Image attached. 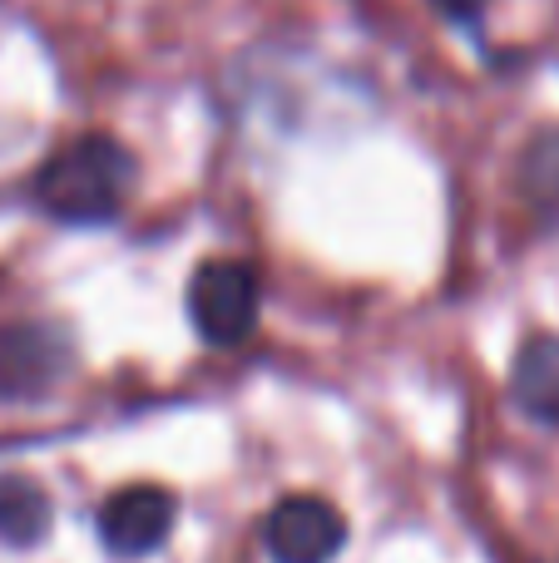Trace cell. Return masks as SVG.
<instances>
[{
	"instance_id": "obj_2",
	"label": "cell",
	"mask_w": 559,
	"mask_h": 563,
	"mask_svg": "<svg viewBox=\"0 0 559 563\" xmlns=\"http://www.w3.org/2000/svg\"><path fill=\"white\" fill-rule=\"evenodd\" d=\"M257 311H263V282L253 263L238 257H208L188 277V321L208 346H238L253 336Z\"/></svg>"
},
{
	"instance_id": "obj_1",
	"label": "cell",
	"mask_w": 559,
	"mask_h": 563,
	"mask_svg": "<svg viewBox=\"0 0 559 563\" xmlns=\"http://www.w3.org/2000/svg\"><path fill=\"white\" fill-rule=\"evenodd\" d=\"M139 184V158L124 139L114 134H75L69 144H59L45 164L35 168L30 198L40 203V213H50L55 223L69 228H99L114 223L129 208Z\"/></svg>"
},
{
	"instance_id": "obj_6",
	"label": "cell",
	"mask_w": 559,
	"mask_h": 563,
	"mask_svg": "<svg viewBox=\"0 0 559 563\" xmlns=\"http://www.w3.org/2000/svg\"><path fill=\"white\" fill-rule=\"evenodd\" d=\"M511 400L540 426H559V336L535 331L511 361Z\"/></svg>"
},
{
	"instance_id": "obj_4",
	"label": "cell",
	"mask_w": 559,
	"mask_h": 563,
	"mask_svg": "<svg viewBox=\"0 0 559 563\" xmlns=\"http://www.w3.org/2000/svg\"><path fill=\"white\" fill-rule=\"evenodd\" d=\"M263 544L273 563H332L347 549V519L322 495H287L267 509Z\"/></svg>"
},
{
	"instance_id": "obj_3",
	"label": "cell",
	"mask_w": 559,
	"mask_h": 563,
	"mask_svg": "<svg viewBox=\"0 0 559 563\" xmlns=\"http://www.w3.org/2000/svg\"><path fill=\"white\" fill-rule=\"evenodd\" d=\"M75 366V341L59 321L0 327V400H40Z\"/></svg>"
},
{
	"instance_id": "obj_5",
	"label": "cell",
	"mask_w": 559,
	"mask_h": 563,
	"mask_svg": "<svg viewBox=\"0 0 559 563\" xmlns=\"http://www.w3.org/2000/svg\"><path fill=\"white\" fill-rule=\"evenodd\" d=\"M178 515V499L164 485H129L114 489L99 509V539L119 559H144L168 539Z\"/></svg>"
},
{
	"instance_id": "obj_9",
	"label": "cell",
	"mask_w": 559,
	"mask_h": 563,
	"mask_svg": "<svg viewBox=\"0 0 559 563\" xmlns=\"http://www.w3.org/2000/svg\"><path fill=\"white\" fill-rule=\"evenodd\" d=\"M436 10H441L451 25H461V30H481V20H485V0H431Z\"/></svg>"
},
{
	"instance_id": "obj_7",
	"label": "cell",
	"mask_w": 559,
	"mask_h": 563,
	"mask_svg": "<svg viewBox=\"0 0 559 563\" xmlns=\"http://www.w3.org/2000/svg\"><path fill=\"white\" fill-rule=\"evenodd\" d=\"M515 188L545 218L559 223V124H540L515 158Z\"/></svg>"
},
{
	"instance_id": "obj_8",
	"label": "cell",
	"mask_w": 559,
	"mask_h": 563,
	"mask_svg": "<svg viewBox=\"0 0 559 563\" xmlns=\"http://www.w3.org/2000/svg\"><path fill=\"white\" fill-rule=\"evenodd\" d=\"M50 495L30 475H0V544L35 549L50 534Z\"/></svg>"
}]
</instances>
